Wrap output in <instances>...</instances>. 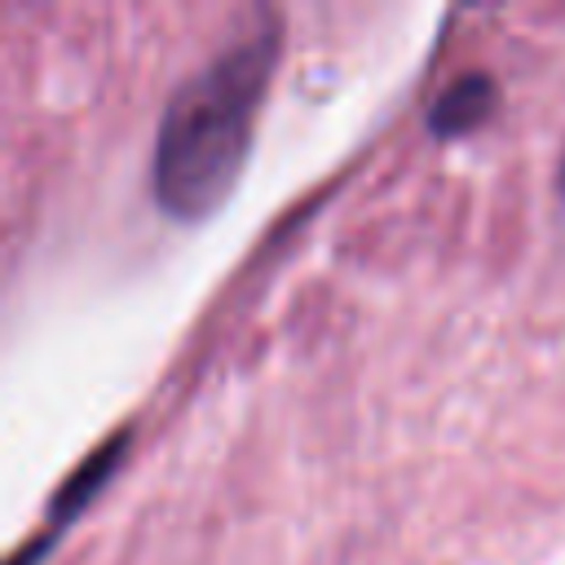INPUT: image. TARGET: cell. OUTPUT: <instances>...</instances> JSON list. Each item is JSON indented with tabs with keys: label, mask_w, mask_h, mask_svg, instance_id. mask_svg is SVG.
Wrapping results in <instances>:
<instances>
[{
	"label": "cell",
	"mask_w": 565,
	"mask_h": 565,
	"mask_svg": "<svg viewBox=\"0 0 565 565\" xmlns=\"http://www.w3.org/2000/svg\"><path fill=\"white\" fill-rule=\"evenodd\" d=\"M278 49L282 31L274 13H260L256 26L168 97L154 132L150 185L172 221L212 216L238 185Z\"/></svg>",
	"instance_id": "6da1fadb"
},
{
	"label": "cell",
	"mask_w": 565,
	"mask_h": 565,
	"mask_svg": "<svg viewBox=\"0 0 565 565\" xmlns=\"http://www.w3.org/2000/svg\"><path fill=\"white\" fill-rule=\"evenodd\" d=\"M494 102H499V88L486 71H468L459 79H450L433 106H428V132L433 137H468L477 132L490 115H494Z\"/></svg>",
	"instance_id": "7a4b0ae2"
},
{
	"label": "cell",
	"mask_w": 565,
	"mask_h": 565,
	"mask_svg": "<svg viewBox=\"0 0 565 565\" xmlns=\"http://www.w3.org/2000/svg\"><path fill=\"white\" fill-rule=\"evenodd\" d=\"M128 450V433H115L102 450H93L88 455V463H79V472L57 490V499H53V534H57V525H66L71 516H79L84 512V503L110 481V472L119 468V455Z\"/></svg>",
	"instance_id": "3957f363"
},
{
	"label": "cell",
	"mask_w": 565,
	"mask_h": 565,
	"mask_svg": "<svg viewBox=\"0 0 565 565\" xmlns=\"http://www.w3.org/2000/svg\"><path fill=\"white\" fill-rule=\"evenodd\" d=\"M556 190H561V199H565V154H561V168H556Z\"/></svg>",
	"instance_id": "277c9868"
}]
</instances>
